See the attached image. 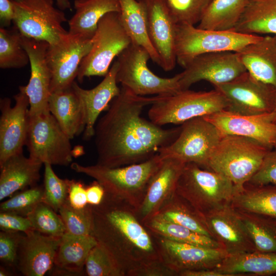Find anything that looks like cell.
I'll return each mask as SVG.
<instances>
[{"mask_svg":"<svg viewBox=\"0 0 276 276\" xmlns=\"http://www.w3.org/2000/svg\"><path fill=\"white\" fill-rule=\"evenodd\" d=\"M158 98L138 96L121 86L95 125L97 164L113 168L140 163L175 140L180 127L164 129L141 116Z\"/></svg>","mask_w":276,"mask_h":276,"instance_id":"6da1fadb","label":"cell"},{"mask_svg":"<svg viewBox=\"0 0 276 276\" xmlns=\"http://www.w3.org/2000/svg\"><path fill=\"white\" fill-rule=\"evenodd\" d=\"M91 207L90 235L126 276L160 260L153 236L139 220L133 207L106 193L99 204Z\"/></svg>","mask_w":276,"mask_h":276,"instance_id":"7a4b0ae2","label":"cell"},{"mask_svg":"<svg viewBox=\"0 0 276 276\" xmlns=\"http://www.w3.org/2000/svg\"><path fill=\"white\" fill-rule=\"evenodd\" d=\"M163 161L157 153L145 162L122 167L111 168L97 164L84 166L72 163L71 167L76 172L94 178L103 187L106 194L124 201L136 211L150 179Z\"/></svg>","mask_w":276,"mask_h":276,"instance_id":"3957f363","label":"cell"},{"mask_svg":"<svg viewBox=\"0 0 276 276\" xmlns=\"http://www.w3.org/2000/svg\"><path fill=\"white\" fill-rule=\"evenodd\" d=\"M270 151L253 139L224 135L204 169L226 176L233 183L237 193L260 168Z\"/></svg>","mask_w":276,"mask_h":276,"instance_id":"277c9868","label":"cell"},{"mask_svg":"<svg viewBox=\"0 0 276 276\" xmlns=\"http://www.w3.org/2000/svg\"><path fill=\"white\" fill-rule=\"evenodd\" d=\"M176 193L202 215L231 204L236 190L223 175L188 163L179 177Z\"/></svg>","mask_w":276,"mask_h":276,"instance_id":"5b68a950","label":"cell"},{"mask_svg":"<svg viewBox=\"0 0 276 276\" xmlns=\"http://www.w3.org/2000/svg\"><path fill=\"white\" fill-rule=\"evenodd\" d=\"M148 110L149 120L162 126L169 124H182L191 119L204 117L226 109L227 101L215 89L195 91L189 89L171 96H160Z\"/></svg>","mask_w":276,"mask_h":276,"instance_id":"8992f818","label":"cell"},{"mask_svg":"<svg viewBox=\"0 0 276 276\" xmlns=\"http://www.w3.org/2000/svg\"><path fill=\"white\" fill-rule=\"evenodd\" d=\"M262 36L235 31L203 29L188 24H176L175 49L176 61L185 68L202 54L222 52H236Z\"/></svg>","mask_w":276,"mask_h":276,"instance_id":"52a82bcc","label":"cell"},{"mask_svg":"<svg viewBox=\"0 0 276 276\" xmlns=\"http://www.w3.org/2000/svg\"><path fill=\"white\" fill-rule=\"evenodd\" d=\"M117 57V82L134 94L167 96L181 90V73L167 78L154 74L147 66L150 56L143 47L131 43Z\"/></svg>","mask_w":276,"mask_h":276,"instance_id":"ba28073f","label":"cell"},{"mask_svg":"<svg viewBox=\"0 0 276 276\" xmlns=\"http://www.w3.org/2000/svg\"><path fill=\"white\" fill-rule=\"evenodd\" d=\"M131 41L122 22L120 12L106 14L98 22L90 50L81 61L77 79L105 76L113 59L128 48Z\"/></svg>","mask_w":276,"mask_h":276,"instance_id":"9c48e42d","label":"cell"},{"mask_svg":"<svg viewBox=\"0 0 276 276\" xmlns=\"http://www.w3.org/2000/svg\"><path fill=\"white\" fill-rule=\"evenodd\" d=\"M223 135L204 117H198L181 124L175 140L160 148L163 159L175 158L185 163H194L204 168Z\"/></svg>","mask_w":276,"mask_h":276,"instance_id":"30bf717a","label":"cell"},{"mask_svg":"<svg viewBox=\"0 0 276 276\" xmlns=\"http://www.w3.org/2000/svg\"><path fill=\"white\" fill-rule=\"evenodd\" d=\"M70 140L50 112L29 116L26 145L30 157L43 164L71 165L74 156Z\"/></svg>","mask_w":276,"mask_h":276,"instance_id":"8fae6325","label":"cell"},{"mask_svg":"<svg viewBox=\"0 0 276 276\" xmlns=\"http://www.w3.org/2000/svg\"><path fill=\"white\" fill-rule=\"evenodd\" d=\"M12 1L13 22L21 35L53 44L68 33L62 26L67 21L65 14L54 7L53 0Z\"/></svg>","mask_w":276,"mask_h":276,"instance_id":"7c38bea8","label":"cell"},{"mask_svg":"<svg viewBox=\"0 0 276 276\" xmlns=\"http://www.w3.org/2000/svg\"><path fill=\"white\" fill-rule=\"evenodd\" d=\"M92 42L93 38L68 32L57 43L49 45L46 61L51 76V93L72 87Z\"/></svg>","mask_w":276,"mask_h":276,"instance_id":"4fadbf2b","label":"cell"},{"mask_svg":"<svg viewBox=\"0 0 276 276\" xmlns=\"http://www.w3.org/2000/svg\"><path fill=\"white\" fill-rule=\"evenodd\" d=\"M225 97L226 110L244 115L271 113L276 109V89L258 81L247 72L235 79L214 85Z\"/></svg>","mask_w":276,"mask_h":276,"instance_id":"5bb4252c","label":"cell"},{"mask_svg":"<svg viewBox=\"0 0 276 276\" xmlns=\"http://www.w3.org/2000/svg\"><path fill=\"white\" fill-rule=\"evenodd\" d=\"M246 72L235 52L206 53L197 56L184 68L179 84L181 90L202 80L214 86L228 82Z\"/></svg>","mask_w":276,"mask_h":276,"instance_id":"9a60e30c","label":"cell"},{"mask_svg":"<svg viewBox=\"0 0 276 276\" xmlns=\"http://www.w3.org/2000/svg\"><path fill=\"white\" fill-rule=\"evenodd\" d=\"M14 98L13 106L9 98L0 101V166L12 156L22 153L26 143L30 105L24 86Z\"/></svg>","mask_w":276,"mask_h":276,"instance_id":"2e32d148","label":"cell"},{"mask_svg":"<svg viewBox=\"0 0 276 276\" xmlns=\"http://www.w3.org/2000/svg\"><path fill=\"white\" fill-rule=\"evenodd\" d=\"M153 237L160 260L178 275L186 270L214 269L228 255L222 248L206 247Z\"/></svg>","mask_w":276,"mask_h":276,"instance_id":"e0dca14e","label":"cell"},{"mask_svg":"<svg viewBox=\"0 0 276 276\" xmlns=\"http://www.w3.org/2000/svg\"><path fill=\"white\" fill-rule=\"evenodd\" d=\"M223 135L251 139L272 150L276 141L274 111L258 115H244L226 109L204 117Z\"/></svg>","mask_w":276,"mask_h":276,"instance_id":"ac0fdd59","label":"cell"},{"mask_svg":"<svg viewBox=\"0 0 276 276\" xmlns=\"http://www.w3.org/2000/svg\"><path fill=\"white\" fill-rule=\"evenodd\" d=\"M202 216L213 238L228 255L257 251L237 211L231 204Z\"/></svg>","mask_w":276,"mask_h":276,"instance_id":"d6986e66","label":"cell"},{"mask_svg":"<svg viewBox=\"0 0 276 276\" xmlns=\"http://www.w3.org/2000/svg\"><path fill=\"white\" fill-rule=\"evenodd\" d=\"M21 35V34H20ZM21 44L29 56L31 76L28 84L24 86L29 100V116L50 112L48 101L51 76L46 61L49 43L21 35Z\"/></svg>","mask_w":276,"mask_h":276,"instance_id":"ffe728a7","label":"cell"},{"mask_svg":"<svg viewBox=\"0 0 276 276\" xmlns=\"http://www.w3.org/2000/svg\"><path fill=\"white\" fill-rule=\"evenodd\" d=\"M147 12L148 32L152 45L160 59V66L165 71L175 66V49L176 23L166 0H143Z\"/></svg>","mask_w":276,"mask_h":276,"instance_id":"44dd1931","label":"cell"},{"mask_svg":"<svg viewBox=\"0 0 276 276\" xmlns=\"http://www.w3.org/2000/svg\"><path fill=\"white\" fill-rule=\"evenodd\" d=\"M60 239L34 229L24 233L18 250V271L25 276H43L51 271Z\"/></svg>","mask_w":276,"mask_h":276,"instance_id":"7402d4cb","label":"cell"},{"mask_svg":"<svg viewBox=\"0 0 276 276\" xmlns=\"http://www.w3.org/2000/svg\"><path fill=\"white\" fill-rule=\"evenodd\" d=\"M186 164L175 158L163 159L150 179L143 201L136 211L142 224L153 217L175 194Z\"/></svg>","mask_w":276,"mask_h":276,"instance_id":"603a6c76","label":"cell"},{"mask_svg":"<svg viewBox=\"0 0 276 276\" xmlns=\"http://www.w3.org/2000/svg\"><path fill=\"white\" fill-rule=\"evenodd\" d=\"M119 64L116 60L103 80L90 89L81 88L74 81L72 87L83 108L85 128L83 139L88 140L94 137L95 127L100 114L107 109L111 101L120 93L117 85V73Z\"/></svg>","mask_w":276,"mask_h":276,"instance_id":"cb8c5ba5","label":"cell"},{"mask_svg":"<svg viewBox=\"0 0 276 276\" xmlns=\"http://www.w3.org/2000/svg\"><path fill=\"white\" fill-rule=\"evenodd\" d=\"M236 53L251 76L276 89V35L262 36Z\"/></svg>","mask_w":276,"mask_h":276,"instance_id":"d4e9b609","label":"cell"},{"mask_svg":"<svg viewBox=\"0 0 276 276\" xmlns=\"http://www.w3.org/2000/svg\"><path fill=\"white\" fill-rule=\"evenodd\" d=\"M40 162L20 153L9 157L0 166V200L17 191L36 185L42 165Z\"/></svg>","mask_w":276,"mask_h":276,"instance_id":"484cf974","label":"cell"},{"mask_svg":"<svg viewBox=\"0 0 276 276\" xmlns=\"http://www.w3.org/2000/svg\"><path fill=\"white\" fill-rule=\"evenodd\" d=\"M91 235H78L65 233L61 237L55 256V274L83 273L86 258L91 249L97 244Z\"/></svg>","mask_w":276,"mask_h":276,"instance_id":"4316f807","label":"cell"},{"mask_svg":"<svg viewBox=\"0 0 276 276\" xmlns=\"http://www.w3.org/2000/svg\"><path fill=\"white\" fill-rule=\"evenodd\" d=\"M49 109L71 140L83 133L85 121L83 108L72 87L51 93Z\"/></svg>","mask_w":276,"mask_h":276,"instance_id":"83f0119b","label":"cell"},{"mask_svg":"<svg viewBox=\"0 0 276 276\" xmlns=\"http://www.w3.org/2000/svg\"><path fill=\"white\" fill-rule=\"evenodd\" d=\"M123 25L131 43L145 48L150 59L159 66V56L149 37L147 12L143 0H119Z\"/></svg>","mask_w":276,"mask_h":276,"instance_id":"f1b7e54d","label":"cell"},{"mask_svg":"<svg viewBox=\"0 0 276 276\" xmlns=\"http://www.w3.org/2000/svg\"><path fill=\"white\" fill-rule=\"evenodd\" d=\"M75 13L68 21V32L93 38L98 22L106 14L120 12L119 0H75Z\"/></svg>","mask_w":276,"mask_h":276,"instance_id":"f546056e","label":"cell"},{"mask_svg":"<svg viewBox=\"0 0 276 276\" xmlns=\"http://www.w3.org/2000/svg\"><path fill=\"white\" fill-rule=\"evenodd\" d=\"M215 269L226 276L276 274V253L255 251L227 255Z\"/></svg>","mask_w":276,"mask_h":276,"instance_id":"4dcf8cb0","label":"cell"},{"mask_svg":"<svg viewBox=\"0 0 276 276\" xmlns=\"http://www.w3.org/2000/svg\"><path fill=\"white\" fill-rule=\"evenodd\" d=\"M233 31L247 34L276 35V0H248Z\"/></svg>","mask_w":276,"mask_h":276,"instance_id":"1f68e13d","label":"cell"},{"mask_svg":"<svg viewBox=\"0 0 276 276\" xmlns=\"http://www.w3.org/2000/svg\"><path fill=\"white\" fill-rule=\"evenodd\" d=\"M248 0H212L197 27L215 31L233 30Z\"/></svg>","mask_w":276,"mask_h":276,"instance_id":"d6a6232c","label":"cell"},{"mask_svg":"<svg viewBox=\"0 0 276 276\" xmlns=\"http://www.w3.org/2000/svg\"><path fill=\"white\" fill-rule=\"evenodd\" d=\"M251 186L236 193L231 205L238 211L276 219V185Z\"/></svg>","mask_w":276,"mask_h":276,"instance_id":"836d02e7","label":"cell"},{"mask_svg":"<svg viewBox=\"0 0 276 276\" xmlns=\"http://www.w3.org/2000/svg\"><path fill=\"white\" fill-rule=\"evenodd\" d=\"M153 217L213 238L202 215L176 193Z\"/></svg>","mask_w":276,"mask_h":276,"instance_id":"e575fe53","label":"cell"},{"mask_svg":"<svg viewBox=\"0 0 276 276\" xmlns=\"http://www.w3.org/2000/svg\"><path fill=\"white\" fill-rule=\"evenodd\" d=\"M154 236L170 241L210 248H222L213 238L198 233L189 228L155 217L143 224Z\"/></svg>","mask_w":276,"mask_h":276,"instance_id":"d590c367","label":"cell"},{"mask_svg":"<svg viewBox=\"0 0 276 276\" xmlns=\"http://www.w3.org/2000/svg\"><path fill=\"white\" fill-rule=\"evenodd\" d=\"M236 210L257 250L276 253V224L273 218Z\"/></svg>","mask_w":276,"mask_h":276,"instance_id":"8d00e7d4","label":"cell"},{"mask_svg":"<svg viewBox=\"0 0 276 276\" xmlns=\"http://www.w3.org/2000/svg\"><path fill=\"white\" fill-rule=\"evenodd\" d=\"M20 34L0 28V67L19 68L30 62L28 52L21 44Z\"/></svg>","mask_w":276,"mask_h":276,"instance_id":"74e56055","label":"cell"},{"mask_svg":"<svg viewBox=\"0 0 276 276\" xmlns=\"http://www.w3.org/2000/svg\"><path fill=\"white\" fill-rule=\"evenodd\" d=\"M44 202L39 203L27 216L33 229L42 234L60 237L66 232L59 214Z\"/></svg>","mask_w":276,"mask_h":276,"instance_id":"f35d334b","label":"cell"},{"mask_svg":"<svg viewBox=\"0 0 276 276\" xmlns=\"http://www.w3.org/2000/svg\"><path fill=\"white\" fill-rule=\"evenodd\" d=\"M44 202L43 186H35L15 194L0 205V212L27 217L40 202Z\"/></svg>","mask_w":276,"mask_h":276,"instance_id":"ab89813d","label":"cell"},{"mask_svg":"<svg viewBox=\"0 0 276 276\" xmlns=\"http://www.w3.org/2000/svg\"><path fill=\"white\" fill-rule=\"evenodd\" d=\"M66 233L78 235L91 234L93 227V214L91 205L78 209L72 206L68 199L58 211Z\"/></svg>","mask_w":276,"mask_h":276,"instance_id":"60d3db41","label":"cell"},{"mask_svg":"<svg viewBox=\"0 0 276 276\" xmlns=\"http://www.w3.org/2000/svg\"><path fill=\"white\" fill-rule=\"evenodd\" d=\"M43 191L44 202L58 213L68 199L69 180L59 178L52 165L44 163Z\"/></svg>","mask_w":276,"mask_h":276,"instance_id":"b9f144b4","label":"cell"},{"mask_svg":"<svg viewBox=\"0 0 276 276\" xmlns=\"http://www.w3.org/2000/svg\"><path fill=\"white\" fill-rule=\"evenodd\" d=\"M85 269L88 276H126L108 253L98 244L89 252Z\"/></svg>","mask_w":276,"mask_h":276,"instance_id":"7bdbcfd3","label":"cell"},{"mask_svg":"<svg viewBox=\"0 0 276 276\" xmlns=\"http://www.w3.org/2000/svg\"><path fill=\"white\" fill-rule=\"evenodd\" d=\"M176 24L199 22L212 0H166Z\"/></svg>","mask_w":276,"mask_h":276,"instance_id":"ee69618b","label":"cell"},{"mask_svg":"<svg viewBox=\"0 0 276 276\" xmlns=\"http://www.w3.org/2000/svg\"><path fill=\"white\" fill-rule=\"evenodd\" d=\"M22 233L0 232V261L8 268H16L18 250Z\"/></svg>","mask_w":276,"mask_h":276,"instance_id":"f6af8a7d","label":"cell"},{"mask_svg":"<svg viewBox=\"0 0 276 276\" xmlns=\"http://www.w3.org/2000/svg\"><path fill=\"white\" fill-rule=\"evenodd\" d=\"M0 229L23 233L33 229L28 217L6 212H0Z\"/></svg>","mask_w":276,"mask_h":276,"instance_id":"bcb514c9","label":"cell"},{"mask_svg":"<svg viewBox=\"0 0 276 276\" xmlns=\"http://www.w3.org/2000/svg\"><path fill=\"white\" fill-rule=\"evenodd\" d=\"M247 183L255 186L276 185V160L265 158L260 168Z\"/></svg>","mask_w":276,"mask_h":276,"instance_id":"7dc6e473","label":"cell"},{"mask_svg":"<svg viewBox=\"0 0 276 276\" xmlns=\"http://www.w3.org/2000/svg\"><path fill=\"white\" fill-rule=\"evenodd\" d=\"M68 201L70 205L75 209H82L88 204L86 187L81 181L69 180Z\"/></svg>","mask_w":276,"mask_h":276,"instance_id":"c3c4849f","label":"cell"},{"mask_svg":"<svg viewBox=\"0 0 276 276\" xmlns=\"http://www.w3.org/2000/svg\"><path fill=\"white\" fill-rule=\"evenodd\" d=\"M176 272L160 260L150 263L132 272L131 276H177Z\"/></svg>","mask_w":276,"mask_h":276,"instance_id":"681fc988","label":"cell"},{"mask_svg":"<svg viewBox=\"0 0 276 276\" xmlns=\"http://www.w3.org/2000/svg\"><path fill=\"white\" fill-rule=\"evenodd\" d=\"M105 194L104 188L96 180L86 187L87 203L89 205L99 204L102 201Z\"/></svg>","mask_w":276,"mask_h":276,"instance_id":"f907efd6","label":"cell"},{"mask_svg":"<svg viewBox=\"0 0 276 276\" xmlns=\"http://www.w3.org/2000/svg\"><path fill=\"white\" fill-rule=\"evenodd\" d=\"M15 17L14 4L12 0H0V20L2 27L10 25Z\"/></svg>","mask_w":276,"mask_h":276,"instance_id":"816d5d0a","label":"cell"},{"mask_svg":"<svg viewBox=\"0 0 276 276\" xmlns=\"http://www.w3.org/2000/svg\"><path fill=\"white\" fill-rule=\"evenodd\" d=\"M178 276H226V274L214 269L186 270L180 272Z\"/></svg>","mask_w":276,"mask_h":276,"instance_id":"f5cc1de1","label":"cell"},{"mask_svg":"<svg viewBox=\"0 0 276 276\" xmlns=\"http://www.w3.org/2000/svg\"><path fill=\"white\" fill-rule=\"evenodd\" d=\"M57 5L61 10L71 9V5L70 0H56Z\"/></svg>","mask_w":276,"mask_h":276,"instance_id":"db71d44e","label":"cell"},{"mask_svg":"<svg viewBox=\"0 0 276 276\" xmlns=\"http://www.w3.org/2000/svg\"><path fill=\"white\" fill-rule=\"evenodd\" d=\"M266 158L276 160V141L273 148L268 152Z\"/></svg>","mask_w":276,"mask_h":276,"instance_id":"11a10c76","label":"cell"},{"mask_svg":"<svg viewBox=\"0 0 276 276\" xmlns=\"http://www.w3.org/2000/svg\"><path fill=\"white\" fill-rule=\"evenodd\" d=\"M11 273L7 269V267L5 266H1L0 267V276H9L11 275Z\"/></svg>","mask_w":276,"mask_h":276,"instance_id":"9f6ffc18","label":"cell"},{"mask_svg":"<svg viewBox=\"0 0 276 276\" xmlns=\"http://www.w3.org/2000/svg\"><path fill=\"white\" fill-rule=\"evenodd\" d=\"M273 219H274V222H275V223L276 224V219L273 218Z\"/></svg>","mask_w":276,"mask_h":276,"instance_id":"6f0895ef","label":"cell"},{"mask_svg":"<svg viewBox=\"0 0 276 276\" xmlns=\"http://www.w3.org/2000/svg\"><path fill=\"white\" fill-rule=\"evenodd\" d=\"M13 1H16V2H18V1H20V0H13Z\"/></svg>","mask_w":276,"mask_h":276,"instance_id":"680465c9","label":"cell"},{"mask_svg":"<svg viewBox=\"0 0 276 276\" xmlns=\"http://www.w3.org/2000/svg\"><path fill=\"white\" fill-rule=\"evenodd\" d=\"M274 112H275V114H276V109H275V110L274 111Z\"/></svg>","mask_w":276,"mask_h":276,"instance_id":"91938a15","label":"cell"}]
</instances>
